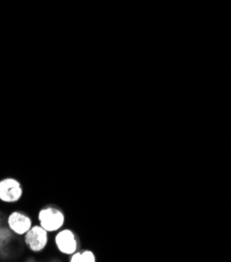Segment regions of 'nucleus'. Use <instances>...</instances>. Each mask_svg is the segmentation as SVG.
Returning <instances> with one entry per match:
<instances>
[{"label":"nucleus","mask_w":231,"mask_h":262,"mask_svg":"<svg viewBox=\"0 0 231 262\" xmlns=\"http://www.w3.org/2000/svg\"><path fill=\"white\" fill-rule=\"evenodd\" d=\"M24 242L32 252H42L48 244V232L40 225L33 226L24 235Z\"/></svg>","instance_id":"nucleus-3"},{"label":"nucleus","mask_w":231,"mask_h":262,"mask_svg":"<svg viewBox=\"0 0 231 262\" xmlns=\"http://www.w3.org/2000/svg\"><path fill=\"white\" fill-rule=\"evenodd\" d=\"M23 188L21 183L15 178L0 180V201L7 204H14L21 200Z\"/></svg>","instance_id":"nucleus-2"},{"label":"nucleus","mask_w":231,"mask_h":262,"mask_svg":"<svg viewBox=\"0 0 231 262\" xmlns=\"http://www.w3.org/2000/svg\"><path fill=\"white\" fill-rule=\"evenodd\" d=\"M8 225L15 234L20 235V236L27 234V232L33 227L31 217L20 211H14L9 215Z\"/></svg>","instance_id":"nucleus-5"},{"label":"nucleus","mask_w":231,"mask_h":262,"mask_svg":"<svg viewBox=\"0 0 231 262\" xmlns=\"http://www.w3.org/2000/svg\"><path fill=\"white\" fill-rule=\"evenodd\" d=\"M71 262H95V255L91 251H85L83 253L75 252L71 255Z\"/></svg>","instance_id":"nucleus-6"},{"label":"nucleus","mask_w":231,"mask_h":262,"mask_svg":"<svg viewBox=\"0 0 231 262\" xmlns=\"http://www.w3.org/2000/svg\"><path fill=\"white\" fill-rule=\"evenodd\" d=\"M38 220L40 226L43 227L48 233L59 231L65 224V215L60 209L48 206L39 211Z\"/></svg>","instance_id":"nucleus-1"},{"label":"nucleus","mask_w":231,"mask_h":262,"mask_svg":"<svg viewBox=\"0 0 231 262\" xmlns=\"http://www.w3.org/2000/svg\"><path fill=\"white\" fill-rule=\"evenodd\" d=\"M56 246L59 251L66 255H72L77 250V239L75 234L69 230L64 229L58 232L55 237Z\"/></svg>","instance_id":"nucleus-4"}]
</instances>
